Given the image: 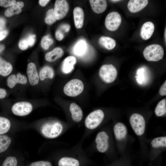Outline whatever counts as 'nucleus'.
<instances>
[{"instance_id": "nucleus-32", "label": "nucleus", "mask_w": 166, "mask_h": 166, "mask_svg": "<svg viewBox=\"0 0 166 166\" xmlns=\"http://www.w3.org/2000/svg\"><path fill=\"white\" fill-rule=\"evenodd\" d=\"M18 161L15 157L9 156L4 160L2 166H18Z\"/></svg>"}, {"instance_id": "nucleus-27", "label": "nucleus", "mask_w": 166, "mask_h": 166, "mask_svg": "<svg viewBox=\"0 0 166 166\" xmlns=\"http://www.w3.org/2000/svg\"><path fill=\"white\" fill-rule=\"evenodd\" d=\"M58 166H79L77 159L71 157H64L61 158L58 163Z\"/></svg>"}, {"instance_id": "nucleus-14", "label": "nucleus", "mask_w": 166, "mask_h": 166, "mask_svg": "<svg viewBox=\"0 0 166 166\" xmlns=\"http://www.w3.org/2000/svg\"><path fill=\"white\" fill-rule=\"evenodd\" d=\"M148 2L147 0H130L127 4L128 8L130 12L136 13L144 8Z\"/></svg>"}, {"instance_id": "nucleus-26", "label": "nucleus", "mask_w": 166, "mask_h": 166, "mask_svg": "<svg viewBox=\"0 0 166 166\" xmlns=\"http://www.w3.org/2000/svg\"><path fill=\"white\" fill-rule=\"evenodd\" d=\"M11 124L7 118L0 116V135L6 134L10 130Z\"/></svg>"}, {"instance_id": "nucleus-29", "label": "nucleus", "mask_w": 166, "mask_h": 166, "mask_svg": "<svg viewBox=\"0 0 166 166\" xmlns=\"http://www.w3.org/2000/svg\"><path fill=\"white\" fill-rule=\"evenodd\" d=\"M166 112V100L164 99L160 101L157 104L155 110V113L158 117L161 116Z\"/></svg>"}, {"instance_id": "nucleus-12", "label": "nucleus", "mask_w": 166, "mask_h": 166, "mask_svg": "<svg viewBox=\"0 0 166 166\" xmlns=\"http://www.w3.org/2000/svg\"><path fill=\"white\" fill-rule=\"evenodd\" d=\"M27 81V78L25 75L18 73L9 76L7 79V84L8 87L12 89L17 84H26Z\"/></svg>"}, {"instance_id": "nucleus-13", "label": "nucleus", "mask_w": 166, "mask_h": 166, "mask_svg": "<svg viewBox=\"0 0 166 166\" xmlns=\"http://www.w3.org/2000/svg\"><path fill=\"white\" fill-rule=\"evenodd\" d=\"M76 62V58L73 56L66 57L63 60L61 65V69L62 72L65 74L71 73L73 70Z\"/></svg>"}, {"instance_id": "nucleus-20", "label": "nucleus", "mask_w": 166, "mask_h": 166, "mask_svg": "<svg viewBox=\"0 0 166 166\" xmlns=\"http://www.w3.org/2000/svg\"><path fill=\"white\" fill-rule=\"evenodd\" d=\"M64 53V51L62 48L56 47L45 54V59L47 61L53 62L61 57Z\"/></svg>"}, {"instance_id": "nucleus-25", "label": "nucleus", "mask_w": 166, "mask_h": 166, "mask_svg": "<svg viewBox=\"0 0 166 166\" xmlns=\"http://www.w3.org/2000/svg\"><path fill=\"white\" fill-rule=\"evenodd\" d=\"M98 42L101 45L109 50L113 49L116 45L115 40L108 37H101L99 38Z\"/></svg>"}, {"instance_id": "nucleus-23", "label": "nucleus", "mask_w": 166, "mask_h": 166, "mask_svg": "<svg viewBox=\"0 0 166 166\" xmlns=\"http://www.w3.org/2000/svg\"><path fill=\"white\" fill-rule=\"evenodd\" d=\"M12 70V65L0 57V75L6 77L10 74Z\"/></svg>"}, {"instance_id": "nucleus-4", "label": "nucleus", "mask_w": 166, "mask_h": 166, "mask_svg": "<svg viewBox=\"0 0 166 166\" xmlns=\"http://www.w3.org/2000/svg\"><path fill=\"white\" fill-rule=\"evenodd\" d=\"M104 117V114L101 110H95L87 116L85 120V125L88 129H94L100 124Z\"/></svg>"}, {"instance_id": "nucleus-15", "label": "nucleus", "mask_w": 166, "mask_h": 166, "mask_svg": "<svg viewBox=\"0 0 166 166\" xmlns=\"http://www.w3.org/2000/svg\"><path fill=\"white\" fill-rule=\"evenodd\" d=\"M69 109L72 119L75 122H78L82 119L83 113L82 109L77 104L72 103L70 105Z\"/></svg>"}, {"instance_id": "nucleus-43", "label": "nucleus", "mask_w": 166, "mask_h": 166, "mask_svg": "<svg viewBox=\"0 0 166 166\" xmlns=\"http://www.w3.org/2000/svg\"><path fill=\"white\" fill-rule=\"evenodd\" d=\"M50 1L49 0H40L39 1V3L40 5L42 6H44Z\"/></svg>"}, {"instance_id": "nucleus-34", "label": "nucleus", "mask_w": 166, "mask_h": 166, "mask_svg": "<svg viewBox=\"0 0 166 166\" xmlns=\"http://www.w3.org/2000/svg\"><path fill=\"white\" fill-rule=\"evenodd\" d=\"M29 166H52L51 163L47 161L40 160L31 163Z\"/></svg>"}, {"instance_id": "nucleus-42", "label": "nucleus", "mask_w": 166, "mask_h": 166, "mask_svg": "<svg viewBox=\"0 0 166 166\" xmlns=\"http://www.w3.org/2000/svg\"><path fill=\"white\" fill-rule=\"evenodd\" d=\"M8 32L7 30L0 31V41L4 39L7 35Z\"/></svg>"}, {"instance_id": "nucleus-36", "label": "nucleus", "mask_w": 166, "mask_h": 166, "mask_svg": "<svg viewBox=\"0 0 166 166\" xmlns=\"http://www.w3.org/2000/svg\"><path fill=\"white\" fill-rule=\"evenodd\" d=\"M28 44L27 39H23L19 42L18 46L19 48L22 50L26 49L28 46Z\"/></svg>"}, {"instance_id": "nucleus-24", "label": "nucleus", "mask_w": 166, "mask_h": 166, "mask_svg": "<svg viewBox=\"0 0 166 166\" xmlns=\"http://www.w3.org/2000/svg\"><path fill=\"white\" fill-rule=\"evenodd\" d=\"M12 140L7 134L0 135V154L6 152L11 145Z\"/></svg>"}, {"instance_id": "nucleus-2", "label": "nucleus", "mask_w": 166, "mask_h": 166, "mask_svg": "<svg viewBox=\"0 0 166 166\" xmlns=\"http://www.w3.org/2000/svg\"><path fill=\"white\" fill-rule=\"evenodd\" d=\"M84 88V84L80 80L73 79L70 80L64 85L63 92L66 96L75 97L81 94Z\"/></svg>"}, {"instance_id": "nucleus-9", "label": "nucleus", "mask_w": 166, "mask_h": 166, "mask_svg": "<svg viewBox=\"0 0 166 166\" xmlns=\"http://www.w3.org/2000/svg\"><path fill=\"white\" fill-rule=\"evenodd\" d=\"M69 9V4L67 1L56 0L53 10L57 20H60L64 18L67 14Z\"/></svg>"}, {"instance_id": "nucleus-19", "label": "nucleus", "mask_w": 166, "mask_h": 166, "mask_svg": "<svg viewBox=\"0 0 166 166\" xmlns=\"http://www.w3.org/2000/svg\"><path fill=\"white\" fill-rule=\"evenodd\" d=\"M113 131L116 138L118 140L124 139L128 132L127 129L125 125L121 122L117 123L114 125Z\"/></svg>"}, {"instance_id": "nucleus-8", "label": "nucleus", "mask_w": 166, "mask_h": 166, "mask_svg": "<svg viewBox=\"0 0 166 166\" xmlns=\"http://www.w3.org/2000/svg\"><path fill=\"white\" fill-rule=\"evenodd\" d=\"M121 22V18L120 14L117 12H112L106 16L105 25L109 30L114 31L119 27Z\"/></svg>"}, {"instance_id": "nucleus-35", "label": "nucleus", "mask_w": 166, "mask_h": 166, "mask_svg": "<svg viewBox=\"0 0 166 166\" xmlns=\"http://www.w3.org/2000/svg\"><path fill=\"white\" fill-rule=\"evenodd\" d=\"M16 2L14 0H0V6L5 8L10 7Z\"/></svg>"}, {"instance_id": "nucleus-28", "label": "nucleus", "mask_w": 166, "mask_h": 166, "mask_svg": "<svg viewBox=\"0 0 166 166\" xmlns=\"http://www.w3.org/2000/svg\"><path fill=\"white\" fill-rule=\"evenodd\" d=\"M54 72L53 69L49 66H45L40 70L39 76V79L42 81L46 79H51L54 76Z\"/></svg>"}, {"instance_id": "nucleus-46", "label": "nucleus", "mask_w": 166, "mask_h": 166, "mask_svg": "<svg viewBox=\"0 0 166 166\" xmlns=\"http://www.w3.org/2000/svg\"><path fill=\"white\" fill-rule=\"evenodd\" d=\"M110 1H111V2H118L119 1H120V0H110Z\"/></svg>"}, {"instance_id": "nucleus-33", "label": "nucleus", "mask_w": 166, "mask_h": 166, "mask_svg": "<svg viewBox=\"0 0 166 166\" xmlns=\"http://www.w3.org/2000/svg\"><path fill=\"white\" fill-rule=\"evenodd\" d=\"M53 43V39L48 35L44 36L41 41V45L45 49H48Z\"/></svg>"}, {"instance_id": "nucleus-22", "label": "nucleus", "mask_w": 166, "mask_h": 166, "mask_svg": "<svg viewBox=\"0 0 166 166\" xmlns=\"http://www.w3.org/2000/svg\"><path fill=\"white\" fill-rule=\"evenodd\" d=\"M87 46L85 40L81 39L78 41L74 45L73 52L74 54L77 56L81 57L86 53Z\"/></svg>"}, {"instance_id": "nucleus-47", "label": "nucleus", "mask_w": 166, "mask_h": 166, "mask_svg": "<svg viewBox=\"0 0 166 166\" xmlns=\"http://www.w3.org/2000/svg\"><path fill=\"white\" fill-rule=\"evenodd\" d=\"M2 27L0 25V29H1Z\"/></svg>"}, {"instance_id": "nucleus-1", "label": "nucleus", "mask_w": 166, "mask_h": 166, "mask_svg": "<svg viewBox=\"0 0 166 166\" xmlns=\"http://www.w3.org/2000/svg\"><path fill=\"white\" fill-rule=\"evenodd\" d=\"M64 130L63 124L57 120L46 121L40 128L41 134L45 137L49 139L55 138L59 136Z\"/></svg>"}, {"instance_id": "nucleus-31", "label": "nucleus", "mask_w": 166, "mask_h": 166, "mask_svg": "<svg viewBox=\"0 0 166 166\" xmlns=\"http://www.w3.org/2000/svg\"><path fill=\"white\" fill-rule=\"evenodd\" d=\"M56 20L53 9H49L46 14L45 18V23L48 25H50L54 23Z\"/></svg>"}, {"instance_id": "nucleus-5", "label": "nucleus", "mask_w": 166, "mask_h": 166, "mask_svg": "<svg viewBox=\"0 0 166 166\" xmlns=\"http://www.w3.org/2000/svg\"><path fill=\"white\" fill-rule=\"evenodd\" d=\"M117 74L116 68L112 64H105L100 68L99 75L102 80L105 82L109 83L116 79Z\"/></svg>"}, {"instance_id": "nucleus-45", "label": "nucleus", "mask_w": 166, "mask_h": 166, "mask_svg": "<svg viewBox=\"0 0 166 166\" xmlns=\"http://www.w3.org/2000/svg\"><path fill=\"white\" fill-rule=\"evenodd\" d=\"M166 28H165V30H164V39H165V42H166Z\"/></svg>"}, {"instance_id": "nucleus-37", "label": "nucleus", "mask_w": 166, "mask_h": 166, "mask_svg": "<svg viewBox=\"0 0 166 166\" xmlns=\"http://www.w3.org/2000/svg\"><path fill=\"white\" fill-rule=\"evenodd\" d=\"M36 35L34 34L30 35L27 39L28 45L30 46H33L35 41Z\"/></svg>"}, {"instance_id": "nucleus-18", "label": "nucleus", "mask_w": 166, "mask_h": 166, "mask_svg": "<svg viewBox=\"0 0 166 166\" xmlns=\"http://www.w3.org/2000/svg\"><path fill=\"white\" fill-rule=\"evenodd\" d=\"M90 5L93 11L97 14L102 13L106 10L107 2L105 0H90Z\"/></svg>"}, {"instance_id": "nucleus-21", "label": "nucleus", "mask_w": 166, "mask_h": 166, "mask_svg": "<svg viewBox=\"0 0 166 166\" xmlns=\"http://www.w3.org/2000/svg\"><path fill=\"white\" fill-rule=\"evenodd\" d=\"M24 6L23 2H17L7 9L4 12V14L7 17H10L15 14H19L22 12V8Z\"/></svg>"}, {"instance_id": "nucleus-6", "label": "nucleus", "mask_w": 166, "mask_h": 166, "mask_svg": "<svg viewBox=\"0 0 166 166\" xmlns=\"http://www.w3.org/2000/svg\"><path fill=\"white\" fill-rule=\"evenodd\" d=\"M131 125L136 134L138 136L143 135L144 132L145 122L144 117L137 113L132 114L130 117Z\"/></svg>"}, {"instance_id": "nucleus-11", "label": "nucleus", "mask_w": 166, "mask_h": 166, "mask_svg": "<svg viewBox=\"0 0 166 166\" xmlns=\"http://www.w3.org/2000/svg\"><path fill=\"white\" fill-rule=\"evenodd\" d=\"M26 73L30 85L32 86L37 85L39 81V76L36 66L34 63L30 62L28 64Z\"/></svg>"}, {"instance_id": "nucleus-39", "label": "nucleus", "mask_w": 166, "mask_h": 166, "mask_svg": "<svg viewBox=\"0 0 166 166\" xmlns=\"http://www.w3.org/2000/svg\"><path fill=\"white\" fill-rule=\"evenodd\" d=\"M159 93L162 96L166 95V81L162 85L159 90Z\"/></svg>"}, {"instance_id": "nucleus-44", "label": "nucleus", "mask_w": 166, "mask_h": 166, "mask_svg": "<svg viewBox=\"0 0 166 166\" xmlns=\"http://www.w3.org/2000/svg\"><path fill=\"white\" fill-rule=\"evenodd\" d=\"M4 48L5 46L3 45L0 44V53L4 49Z\"/></svg>"}, {"instance_id": "nucleus-7", "label": "nucleus", "mask_w": 166, "mask_h": 166, "mask_svg": "<svg viewBox=\"0 0 166 166\" xmlns=\"http://www.w3.org/2000/svg\"><path fill=\"white\" fill-rule=\"evenodd\" d=\"M33 109V105L30 102L21 101L14 104L11 107V110L12 113L16 116H24L30 113Z\"/></svg>"}, {"instance_id": "nucleus-41", "label": "nucleus", "mask_w": 166, "mask_h": 166, "mask_svg": "<svg viewBox=\"0 0 166 166\" xmlns=\"http://www.w3.org/2000/svg\"><path fill=\"white\" fill-rule=\"evenodd\" d=\"M7 94V92L6 89L0 88V99L5 98L6 97Z\"/></svg>"}, {"instance_id": "nucleus-17", "label": "nucleus", "mask_w": 166, "mask_h": 166, "mask_svg": "<svg viewBox=\"0 0 166 166\" xmlns=\"http://www.w3.org/2000/svg\"><path fill=\"white\" fill-rule=\"evenodd\" d=\"M75 25L77 29L81 28L83 25L84 13L82 9L79 7L74 8L73 12Z\"/></svg>"}, {"instance_id": "nucleus-38", "label": "nucleus", "mask_w": 166, "mask_h": 166, "mask_svg": "<svg viewBox=\"0 0 166 166\" xmlns=\"http://www.w3.org/2000/svg\"><path fill=\"white\" fill-rule=\"evenodd\" d=\"M55 37L57 40L61 41L64 38V34L61 30H58L55 32Z\"/></svg>"}, {"instance_id": "nucleus-3", "label": "nucleus", "mask_w": 166, "mask_h": 166, "mask_svg": "<svg viewBox=\"0 0 166 166\" xmlns=\"http://www.w3.org/2000/svg\"><path fill=\"white\" fill-rule=\"evenodd\" d=\"M164 53V49L160 45L152 44L144 49L143 54L145 59L148 61H156L162 58Z\"/></svg>"}, {"instance_id": "nucleus-16", "label": "nucleus", "mask_w": 166, "mask_h": 166, "mask_svg": "<svg viewBox=\"0 0 166 166\" xmlns=\"http://www.w3.org/2000/svg\"><path fill=\"white\" fill-rule=\"evenodd\" d=\"M155 29L153 23L148 21L144 23L142 26L140 32L141 38L144 40L149 39L152 35Z\"/></svg>"}, {"instance_id": "nucleus-40", "label": "nucleus", "mask_w": 166, "mask_h": 166, "mask_svg": "<svg viewBox=\"0 0 166 166\" xmlns=\"http://www.w3.org/2000/svg\"><path fill=\"white\" fill-rule=\"evenodd\" d=\"M70 28V25L66 23L62 24L60 27V28L64 32H68Z\"/></svg>"}, {"instance_id": "nucleus-10", "label": "nucleus", "mask_w": 166, "mask_h": 166, "mask_svg": "<svg viewBox=\"0 0 166 166\" xmlns=\"http://www.w3.org/2000/svg\"><path fill=\"white\" fill-rule=\"evenodd\" d=\"M109 136L105 131L98 132L95 138V143L97 150L100 152H106L109 147Z\"/></svg>"}, {"instance_id": "nucleus-30", "label": "nucleus", "mask_w": 166, "mask_h": 166, "mask_svg": "<svg viewBox=\"0 0 166 166\" xmlns=\"http://www.w3.org/2000/svg\"><path fill=\"white\" fill-rule=\"evenodd\" d=\"M151 144L152 147L155 148L161 147H165L166 137L161 136L156 137L152 140Z\"/></svg>"}]
</instances>
